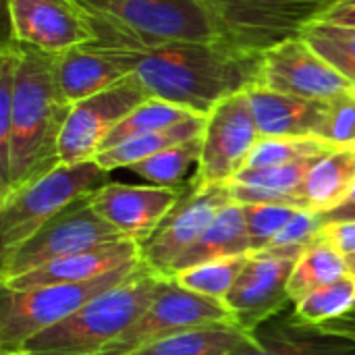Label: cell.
<instances>
[{
  "label": "cell",
  "mask_w": 355,
  "mask_h": 355,
  "mask_svg": "<svg viewBox=\"0 0 355 355\" xmlns=\"http://www.w3.org/2000/svg\"><path fill=\"white\" fill-rule=\"evenodd\" d=\"M264 52L229 40L175 42L139 54L135 77L150 98L208 116L223 100L260 85Z\"/></svg>",
  "instance_id": "cell-1"
},
{
  "label": "cell",
  "mask_w": 355,
  "mask_h": 355,
  "mask_svg": "<svg viewBox=\"0 0 355 355\" xmlns=\"http://www.w3.org/2000/svg\"><path fill=\"white\" fill-rule=\"evenodd\" d=\"M10 114L8 185L0 200L60 164V135L73 104L56 79V54L19 44Z\"/></svg>",
  "instance_id": "cell-2"
},
{
  "label": "cell",
  "mask_w": 355,
  "mask_h": 355,
  "mask_svg": "<svg viewBox=\"0 0 355 355\" xmlns=\"http://www.w3.org/2000/svg\"><path fill=\"white\" fill-rule=\"evenodd\" d=\"M85 15L96 42L148 52L175 42L225 40L204 0H73Z\"/></svg>",
  "instance_id": "cell-3"
},
{
  "label": "cell",
  "mask_w": 355,
  "mask_h": 355,
  "mask_svg": "<svg viewBox=\"0 0 355 355\" xmlns=\"http://www.w3.org/2000/svg\"><path fill=\"white\" fill-rule=\"evenodd\" d=\"M164 277L141 264L116 287L94 297L67 320L29 339L21 349L46 355H98L148 310Z\"/></svg>",
  "instance_id": "cell-4"
},
{
  "label": "cell",
  "mask_w": 355,
  "mask_h": 355,
  "mask_svg": "<svg viewBox=\"0 0 355 355\" xmlns=\"http://www.w3.org/2000/svg\"><path fill=\"white\" fill-rule=\"evenodd\" d=\"M106 183H110V171L96 160H87L58 164L44 177L8 193L0 200V258L23 245L73 204L92 198Z\"/></svg>",
  "instance_id": "cell-5"
},
{
  "label": "cell",
  "mask_w": 355,
  "mask_h": 355,
  "mask_svg": "<svg viewBox=\"0 0 355 355\" xmlns=\"http://www.w3.org/2000/svg\"><path fill=\"white\" fill-rule=\"evenodd\" d=\"M141 262L127 264L85 283H60L25 291L2 287L0 302V349H21L29 339L73 316L94 297L121 285Z\"/></svg>",
  "instance_id": "cell-6"
},
{
  "label": "cell",
  "mask_w": 355,
  "mask_h": 355,
  "mask_svg": "<svg viewBox=\"0 0 355 355\" xmlns=\"http://www.w3.org/2000/svg\"><path fill=\"white\" fill-rule=\"evenodd\" d=\"M225 40L266 52L318 21L335 0H204Z\"/></svg>",
  "instance_id": "cell-7"
},
{
  "label": "cell",
  "mask_w": 355,
  "mask_h": 355,
  "mask_svg": "<svg viewBox=\"0 0 355 355\" xmlns=\"http://www.w3.org/2000/svg\"><path fill=\"white\" fill-rule=\"evenodd\" d=\"M123 239L127 237L92 208V198H85L44 225L31 239L12 250L8 256L0 258V283L21 277L58 258Z\"/></svg>",
  "instance_id": "cell-8"
},
{
  "label": "cell",
  "mask_w": 355,
  "mask_h": 355,
  "mask_svg": "<svg viewBox=\"0 0 355 355\" xmlns=\"http://www.w3.org/2000/svg\"><path fill=\"white\" fill-rule=\"evenodd\" d=\"M206 324H235V318L225 302L193 293L183 289L173 279H164L148 310L129 331H125L98 355H129L158 339Z\"/></svg>",
  "instance_id": "cell-9"
},
{
  "label": "cell",
  "mask_w": 355,
  "mask_h": 355,
  "mask_svg": "<svg viewBox=\"0 0 355 355\" xmlns=\"http://www.w3.org/2000/svg\"><path fill=\"white\" fill-rule=\"evenodd\" d=\"M260 137L248 92L223 100L206 116L202 156L191 181L196 185L231 183L245 168Z\"/></svg>",
  "instance_id": "cell-10"
},
{
  "label": "cell",
  "mask_w": 355,
  "mask_h": 355,
  "mask_svg": "<svg viewBox=\"0 0 355 355\" xmlns=\"http://www.w3.org/2000/svg\"><path fill=\"white\" fill-rule=\"evenodd\" d=\"M233 204L227 185H196L191 179L160 227L141 243V260L160 277H168L175 262L204 235L212 220Z\"/></svg>",
  "instance_id": "cell-11"
},
{
  "label": "cell",
  "mask_w": 355,
  "mask_h": 355,
  "mask_svg": "<svg viewBox=\"0 0 355 355\" xmlns=\"http://www.w3.org/2000/svg\"><path fill=\"white\" fill-rule=\"evenodd\" d=\"M150 94L135 75L73 104L60 135V164L96 160L110 131Z\"/></svg>",
  "instance_id": "cell-12"
},
{
  "label": "cell",
  "mask_w": 355,
  "mask_h": 355,
  "mask_svg": "<svg viewBox=\"0 0 355 355\" xmlns=\"http://www.w3.org/2000/svg\"><path fill=\"white\" fill-rule=\"evenodd\" d=\"M260 87L320 102H331L354 92L352 83L302 35L264 52Z\"/></svg>",
  "instance_id": "cell-13"
},
{
  "label": "cell",
  "mask_w": 355,
  "mask_h": 355,
  "mask_svg": "<svg viewBox=\"0 0 355 355\" xmlns=\"http://www.w3.org/2000/svg\"><path fill=\"white\" fill-rule=\"evenodd\" d=\"M300 258L252 254L248 266L225 297V304L241 331L254 333L266 320L293 306L289 297V279Z\"/></svg>",
  "instance_id": "cell-14"
},
{
  "label": "cell",
  "mask_w": 355,
  "mask_h": 355,
  "mask_svg": "<svg viewBox=\"0 0 355 355\" xmlns=\"http://www.w3.org/2000/svg\"><path fill=\"white\" fill-rule=\"evenodd\" d=\"M10 23V40L60 54L96 42V35L73 0H4Z\"/></svg>",
  "instance_id": "cell-15"
},
{
  "label": "cell",
  "mask_w": 355,
  "mask_h": 355,
  "mask_svg": "<svg viewBox=\"0 0 355 355\" xmlns=\"http://www.w3.org/2000/svg\"><path fill=\"white\" fill-rule=\"evenodd\" d=\"M185 187L187 185L158 187L106 183L92 196V208L127 239H133L141 245L177 206Z\"/></svg>",
  "instance_id": "cell-16"
},
{
  "label": "cell",
  "mask_w": 355,
  "mask_h": 355,
  "mask_svg": "<svg viewBox=\"0 0 355 355\" xmlns=\"http://www.w3.org/2000/svg\"><path fill=\"white\" fill-rule=\"evenodd\" d=\"M139 54L89 42L56 54V79L64 98L75 104L135 75Z\"/></svg>",
  "instance_id": "cell-17"
},
{
  "label": "cell",
  "mask_w": 355,
  "mask_h": 355,
  "mask_svg": "<svg viewBox=\"0 0 355 355\" xmlns=\"http://www.w3.org/2000/svg\"><path fill=\"white\" fill-rule=\"evenodd\" d=\"M133 262H141V245L133 239H123L116 243H108L102 248L58 258L54 262H48L40 268H33L0 285L6 289L25 291V289L60 285V283H85Z\"/></svg>",
  "instance_id": "cell-18"
},
{
  "label": "cell",
  "mask_w": 355,
  "mask_h": 355,
  "mask_svg": "<svg viewBox=\"0 0 355 355\" xmlns=\"http://www.w3.org/2000/svg\"><path fill=\"white\" fill-rule=\"evenodd\" d=\"M262 137H318L329 102L252 87L248 92Z\"/></svg>",
  "instance_id": "cell-19"
},
{
  "label": "cell",
  "mask_w": 355,
  "mask_h": 355,
  "mask_svg": "<svg viewBox=\"0 0 355 355\" xmlns=\"http://www.w3.org/2000/svg\"><path fill=\"white\" fill-rule=\"evenodd\" d=\"M260 352L252 355H355V341L304 324L295 312H281L254 331Z\"/></svg>",
  "instance_id": "cell-20"
},
{
  "label": "cell",
  "mask_w": 355,
  "mask_h": 355,
  "mask_svg": "<svg viewBox=\"0 0 355 355\" xmlns=\"http://www.w3.org/2000/svg\"><path fill=\"white\" fill-rule=\"evenodd\" d=\"M260 352L254 333L235 324L193 327L158 339L129 355H252Z\"/></svg>",
  "instance_id": "cell-21"
},
{
  "label": "cell",
  "mask_w": 355,
  "mask_h": 355,
  "mask_svg": "<svg viewBox=\"0 0 355 355\" xmlns=\"http://www.w3.org/2000/svg\"><path fill=\"white\" fill-rule=\"evenodd\" d=\"M243 254H254V252L245 227L243 208L241 204L233 202L212 220V225L204 231V235L175 262L166 279L206 262H214L231 256H243Z\"/></svg>",
  "instance_id": "cell-22"
},
{
  "label": "cell",
  "mask_w": 355,
  "mask_h": 355,
  "mask_svg": "<svg viewBox=\"0 0 355 355\" xmlns=\"http://www.w3.org/2000/svg\"><path fill=\"white\" fill-rule=\"evenodd\" d=\"M355 185V144L333 146L312 164L306 183L304 200L310 212L322 214L339 206Z\"/></svg>",
  "instance_id": "cell-23"
},
{
  "label": "cell",
  "mask_w": 355,
  "mask_h": 355,
  "mask_svg": "<svg viewBox=\"0 0 355 355\" xmlns=\"http://www.w3.org/2000/svg\"><path fill=\"white\" fill-rule=\"evenodd\" d=\"M206 127V116L202 114H193L187 121H181L168 129L162 131H154V133H146V135H137L131 137L127 141L116 144L114 148L102 150L96 156V162L106 168V171H114V168H129L166 148L179 146L183 141L196 139L204 133Z\"/></svg>",
  "instance_id": "cell-24"
},
{
  "label": "cell",
  "mask_w": 355,
  "mask_h": 355,
  "mask_svg": "<svg viewBox=\"0 0 355 355\" xmlns=\"http://www.w3.org/2000/svg\"><path fill=\"white\" fill-rule=\"evenodd\" d=\"M345 275H349L345 256L322 231V235L297 260L289 279V297L297 304L306 295L339 281Z\"/></svg>",
  "instance_id": "cell-25"
},
{
  "label": "cell",
  "mask_w": 355,
  "mask_h": 355,
  "mask_svg": "<svg viewBox=\"0 0 355 355\" xmlns=\"http://www.w3.org/2000/svg\"><path fill=\"white\" fill-rule=\"evenodd\" d=\"M202 156V135L179 146L166 148L133 166H129L137 177L148 181V185L158 187H183L185 179L193 168H198Z\"/></svg>",
  "instance_id": "cell-26"
},
{
  "label": "cell",
  "mask_w": 355,
  "mask_h": 355,
  "mask_svg": "<svg viewBox=\"0 0 355 355\" xmlns=\"http://www.w3.org/2000/svg\"><path fill=\"white\" fill-rule=\"evenodd\" d=\"M189 116H193V112H189V110H185V108H181L177 104H171V102H164V100H158V98H148L137 108H133L110 131V135L102 144V150L114 148L116 144L127 141V139L137 137V135L168 129V127H173V125H177L181 121H187Z\"/></svg>",
  "instance_id": "cell-27"
},
{
  "label": "cell",
  "mask_w": 355,
  "mask_h": 355,
  "mask_svg": "<svg viewBox=\"0 0 355 355\" xmlns=\"http://www.w3.org/2000/svg\"><path fill=\"white\" fill-rule=\"evenodd\" d=\"M300 35L352 83L355 92V29L314 21Z\"/></svg>",
  "instance_id": "cell-28"
},
{
  "label": "cell",
  "mask_w": 355,
  "mask_h": 355,
  "mask_svg": "<svg viewBox=\"0 0 355 355\" xmlns=\"http://www.w3.org/2000/svg\"><path fill=\"white\" fill-rule=\"evenodd\" d=\"M250 258H252V254H243V256H231V258L206 262L196 268L183 270L171 279L175 283H179L183 289L225 302V297L237 283L239 275L248 266Z\"/></svg>",
  "instance_id": "cell-29"
},
{
  "label": "cell",
  "mask_w": 355,
  "mask_h": 355,
  "mask_svg": "<svg viewBox=\"0 0 355 355\" xmlns=\"http://www.w3.org/2000/svg\"><path fill=\"white\" fill-rule=\"evenodd\" d=\"M355 306V277L345 275L339 281L306 295L293 304L297 320L310 327H320L329 320L345 316Z\"/></svg>",
  "instance_id": "cell-30"
},
{
  "label": "cell",
  "mask_w": 355,
  "mask_h": 355,
  "mask_svg": "<svg viewBox=\"0 0 355 355\" xmlns=\"http://www.w3.org/2000/svg\"><path fill=\"white\" fill-rule=\"evenodd\" d=\"M333 146L320 137H260L245 168H268L318 158Z\"/></svg>",
  "instance_id": "cell-31"
},
{
  "label": "cell",
  "mask_w": 355,
  "mask_h": 355,
  "mask_svg": "<svg viewBox=\"0 0 355 355\" xmlns=\"http://www.w3.org/2000/svg\"><path fill=\"white\" fill-rule=\"evenodd\" d=\"M314 162H316V158H308V160H300V162L283 164V166L243 168L233 181L241 183V185H250V187H258V189H266V191H275V193H283V196L295 198L308 210V204L304 200V191L302 189H304L306 177H308V173H310Z\"/></svg>",
  "instance_id": "cell-32"
},
{
  "label": "cell",
  "mask_w": 355,
  "mask_h": 355,
  "mask_svg": "<svg viewBox=\"0 0 355 355\" xmlns=\"http://www.w3.org/2000/svg\"><path fill=\"white\" fill-rule=\"evenodd\" d=\"M19 64V46L15 40H6L0 50V196L8 185V162H10V114L15 77Z\"/></svg>",
  "instance_id": "cell-33"
},
{
  "label": "cell",
  "mask_w": 355,
  "mask_h": 355,
  "mask_svg": "<svg viewBox=\"0 0 355 355\" xmlns=\"http://www.w3.org/2000/svg\"><path fill=\"white\" fill-rule=\"evenodd\" d=\"M324 231V225L316 212L297 210L283 231L270 241V245L258 254L268 256H295L300 258Z\"/></svg>",
  "instance_id": "cell-34"
},
{
  "label": "cell",
  "mask_w": 355,
  "mask_h": 355,
  "mask_svg": "<svg viewBox=\"0 0 355 355\" xmlns=\"http://www.w3.org/2000/svg\"><path fill=\"white\" fill-rule=\"evenodd\" d=\"M241 208H243L245 227L254 254L266 250L270 241L283 231V227L297 212V208L275 206V204H241Z\"/></svg>",
  "instance_id": "cell-35"
},
{
  "label": "cell",
  "mask_w": 355,
  "mask_h": 355,
  "mask_svg": "<svg viewBox=\"0 0 355 355\" xmlns=\"http://www.w3.org/2000/svg\"><path fill=\"white\" fill-rule=\"evenodd\" d=\"M318 137L331 146L355 144V92H347L329 102Z\"/></svg>",
  "instance_id": "cell-36"
},
{
  "label": "cell",
  "mask_w": 355,
  "mask_h": 355,
  "mask_svg": "<svg viewBox=\"0 0 355 355\" xmlns=\"http://www.w3.org/2000/svg\"><path fill=\"white\" fill-rule=\"evenodd\" d=\"M324 235L339 248L345 256V262L355 260V223H337L324 227Z\"/></svg>",
  "instance_id": "cell-37"
},
{
  "label": "cell",
  "mask_w": 355,
  "mask_h": 355,
  "mask_svg": "<svg viewBox=\"0 0 355 355\" xmlns=\"http://www.w3.org/2000/svg\"><path fill=\"white\" fill-rule=\"evenodd\" d=\"M318 21L355 29V0H335L333 6Z\"/></svg>",
  "instance_id": "cell-38"
},
{
  "label": "cell",
  "mask_w": 355,
  "mask_h": 355,
  "mask_svg": "<svg viewBox=\"0 0 355 355\" xmlns=\"http://www.w3.org/2000/svg\"><path fill=\"white\" fill-rule=\"evenodd\" d=\"M318 216H320L324 227H331V225H337V223H355V185L354 189L349 191V196L339 206H335L333 210L322 212Z\"/></svg>",
  "instance_id": "cell-39"
},
{
  "label": "cell",
  "mask_w": 355,
  "mask_h": 355,
  "mask_svg": "<svg viewBox=\"0 0 355 355\" xmlns=\"http://www.w3.org/2000/svg\"><path fill=\"white\" fill-rule=\"evenodd\" d=\"M320 331L324 333H331V335H341V337H347V339H354L355 341V306L341 318H335V320H329L324 324L318 327Z\"/></svg>",
  "instance_id": "cell-40"
},
{
  "label": "cell",
  "mask_w": 355,
  "mask_h": 355,
  "mask_svg": "<svg viewBox=\"0 0 355 355\" xmlns=\"http://www.w3.org/2000/svg\"><path fill=\"white\" fill-rule=\"evenodd\" d=\"M2 355H46V354H37V352H29V349H12V352H2Z\"/></svg>",
  "instance_id": "cell-41"
},
{
  "label": "cell",
  "mask_w": 355,
  "mask_h": 355,
  "mask_svg": "<svg viewBox=\"0 0 355 355\" xmlns=\"http://www.w3.org/2000/svg\"><path fill=\"white\" fill-rule=\"evenodd\" d=\"M347 270H349L352 277H355V260H349V262H347Z\"/></svg>",
  "instance_id": "cell-42"
}]
</instances>
